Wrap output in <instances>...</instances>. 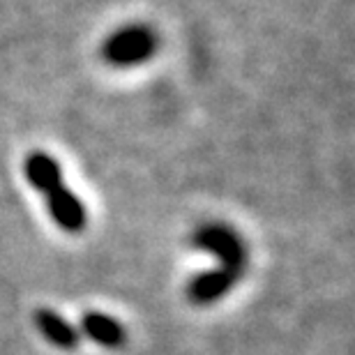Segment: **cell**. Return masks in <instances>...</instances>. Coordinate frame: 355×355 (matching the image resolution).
Returning <instances> with one entry per match:
<instances>
[{
    "mask_svg": "<svg viewBox=\"0 0 355 355\" xmlns=\"http://www.w3.org/2000/svg\"><path fill=\"white\" fill-rule=\"evenodd\" d=\"M33 321H35V328H37L40 335L51 346H55V349L74 351L81 342L79 330H76L65 316H60L58 311H53L49 307H40L35 311Z\"/></svg>",
    "mask_w": 355,
    "mask_h": 355,
    "instance_id": "5b68a950",
    "label": "cell"
},
{
    "mask_svg": "<svg viewBox=\"0 0 355 355\" xmlns=\"http://www.w3.org/2000/svg\"><path fill=\"white\" fill-rule=\"evenodd\" d=\"M159 37L155 28L146 24H127L113 31L102 44V58L116 69H130L144 65L157 53Z\"/></svg>",
    "mask_w": 355,
    "mask_h": 355,
    "instance_id": "3957f363",
    "label": "cell"
},
{
    "mask_svg": "<svg viewBox=\"0 0 355 355\" xmlns=\"http://www.w3.org/2000/svg\"><path fill=\"white\" fill-rule=\"evenodd\" d=\"M24 175L33 189H37L46 201V210L60 231L81 233L88 224L86 205L65 184L62 171L51 155L35 150L24 162Z\"/></svg>",
    "mask_w": 355,
    "mask_h": 355,
    "instance_id": "6da1fadb",
    "label": "cell"
},
{
    "mask_svg": "<svg viewBox=\"0 0 355 355\" xmlns=\"http://www.w3.org/2000/svg\"><path fill=\"white\" fill-rule=\"evenodd\" d=\"M191 245L198 252L210 254L217 261V268L233 279L240 282V277L247 272L250 252L243 236L233 226L224 222H205L191 233Z\"/></svg>",
    "mask_w": 355,
    "mask_h": 355,
    "instance_id": "7a4b0ae2",
    "label": "cell"
},
{
    "mask_svg": "<svg viewBox=\"0 0 355 355\" xmlns=\"http://www.w3.org/2000/svg\"><path fill=\"white\" fill-rule=\"evenodd\" d=\"M238 279L231 275L222 272L219 268L203 270V272L194 275L187 282V300L196 307H210V304L219 302L236 288Z\"/></svg>",
    "mask_w": 355,
    "mask_h": 355,
    "instance_id": "277c9868",
    "label": "cell"
},
{
    "mask_svg": "<svg viewBox=\"0 0 355 355\" xmlns=\"http://www.w3.org/2000/svg\"><path fill=\"white\" fill-rule=\"evenodd\" d=\"M81 332L86 335L90 342L104 349H123L127 344V330L125 325L104 311H86L81 318Z\"/></svg>",
    "mask_w": 355,
    "mask_h": 355,
    "instance_id": "8992f818",
    "label": "cell"
}]
</instances>
